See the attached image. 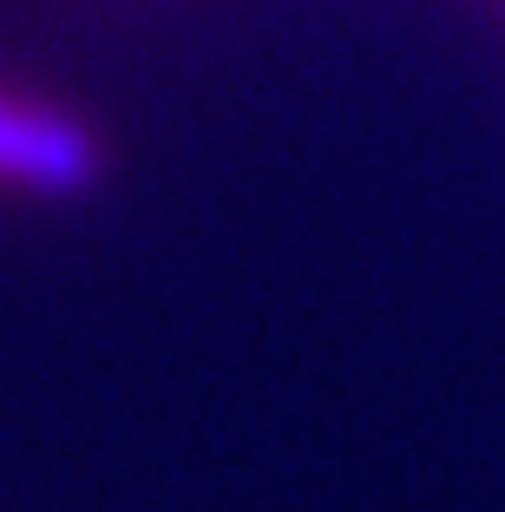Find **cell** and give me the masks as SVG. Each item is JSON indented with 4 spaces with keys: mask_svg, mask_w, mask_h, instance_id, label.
I'll return each instance as SVG.
<instances>
[{
    "mask_svg": "<svg viewBox=\"0 0 505 512\" xmlns=\"http://www.w3.org/2000/svg\"><path fill=\"white\" fill-rule=\"evenodd\" d=\"M105 171L112 145L73 99L0 73V204H79Z\"/></svg>",
    "mask_w": 505,
    "mask_h": 512,
    "instance_id": "cell-1",
    "label": "cell"
}]
</instances>
